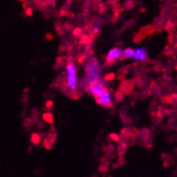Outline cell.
Listing matches in <instances>:
<instances>
[{
	"label": "cell",
	"instance_id": "obj_11",
	"mask_svg": "<svg viewBox=\"0 0 177 177\" xmlns=\"http://www.w3.org/2000/svg\"><path fill=\"white\" fill-rule=\"evenodd\" d=\"M126 150H127V146H126V144H125L124 142L120 143V146H119L118 148L119 155H120V156H123L124 153H125V151H126Z\"/></svg>",
	"mask_w": 177,
	"mask_h": 177
},
{
	"label": "cell",
	"instance_id": "obj_19",
	"mask_svg": "<svg viewBox=\"0 0 177 177\" xmlns=\"http://www.w3.org/2000/svg\"><path fill=\"white\" fill-rule=\"evenodd\" d=\"M106 10H107V8L105 7V5H103V4H101V5H100V10H99V12H100L101 14L105 13Z\"/></svg>",
	"mask_w": 177,
	"mask_h": 177
},
{
	"label": "cell",
	"instance_id": "obj_13",
	"mask_svg": "<svg viewBox=\"0 0 177 177\" xmlns=\"http://www.w3.org/2000/svg\"><path fill=\"white\" fill-rule=\"evenodd\" d=\"M43 145H44V147H45L46 149H48V150H49V149L52 148L53 143H51L48 138H45V139H44V143H43Z\"/></svg>",
	"mask_w": 177,
	"mask_h": 177
},
{
	"label": "cell",
	"instance_id": "obj_5",
	"mask_svg": "<svg viewBox=\"0 0 177 177\" xmlns=\"http://www.w3.org/2000/svg\"><path fill=\"white\" fill-rule=\"evenodd\" d=\"M132 89H133V83L129 82V81H124L120 87V90L122 91L123 93L126 95L130 94L132 92Z\"/></svg>",
	"mask_w": 177,
	"mask_h": 177
},
{
	"label": "cell",
	"instance_id": "obj_8",
	"mask_svg": "<svg viewBox=\"0 0 177 177\" xmlns=\"http://www.w3.org/2000/svg\"><path fill=\"white\" fill-rule=\"evenodd\" d=\"M90 42H92L91 41V38L90 35H83L81 37V41H80V43L81 44H84V45H88L90 44Z\"/></svg>",
	"mask_w": 177,
	"mask_h": 177
},
{
	"label": "cell",
	"instance_id": "obj_2",
	"mask_svg": "<svg viewBox=\"0 0 177 177\" xmlns=\"http://www.w3.org/2000/svg\"><path fill=\"white\" fill-rule=\"evenodd\" d=\"M106 89L107 88L105 86L104 82L100 81V79L98 81H95V82L90 83V93L91 95H94L95 98L100 96L101 95H102Z\"/></svg>",
	"mask_w": 177,
	"mask_h": 177
},
{
	"label": "cell",
	"instance_id": "obj_17",
	"mask_svg": "<svg viewBox=\"0 0 177 177\" xmlns=\"http://www.w3.org/2000/svg\"><path fill=\"white\" fill-rule=\"evenodd\" d=\"M110 138L113 139L114 141H115V142H118L119 140H120V138H119V136L117 135V134H115V133H112V134H110Z\"/></svg>",
	"mask_w": 177,
	"mask_h": 177
},
{
	"label": "cell",
	"instance_id": "obj_16",
	"mask_svg": "<svg viewBox=\"0 0 177 177\" xmlns=\"http://www.w3.org/2000/svg\"><path fill=\"white\" fill-rule=\"evenodd\" d=\"M114 77H115L114 73H109V74H107L104 77L105 81H111V80L114 79Z\"/></svg>",
	"mask_w": 177,
	"mask_h": 177
},
{
	"label": "cell",
	"instance_id": "obj_20",
	"mask_svg": "<svg viewBox=\"0 0 177 177\" xmlns=\"http://www.w3.org/2000/svg\"><path fill=\"white\" fill-rule=\"evenodd\" d=\"M86 55H82V56H80V58L78 59V63L79 64H81V63H83V61L84 60V59H86Z\"/></svg>",
	"mask_w": 177,
	"mask_h": 177
},
{
	"label": "cell",
	"instance_id": "obj_15",
	"mask_svg": "<svg viewBox=\"0 0 177 177\" xmlns=\"http://www.w3.org/2000/svg\"><path fill=\"white\" fill-rule=\"evenodd\" d=\"M47 138L49 139V141H50L51 143H54V141L56 140V133H49L48 134V136H47Z\"/></svg>",
	"mask_w": 177,
	"mask_h": 177
},
{
	"label": "cell",
	"instance_id": "obj_22",
	"mask_svg": "<svg viewBox=\"0 0 177 177\" xmlns=\"http://www.w3.org/2000/svg\"><path fill=\"white\" fill-rule=\"evenodd\" d=\"M53 38V35H52L51 34H46V39L47 41H52Z\"/></svg>",
	"mask_w": 177,
	"mask_h": 177
},
{
	"label": "cell",
	"instance_id": "obj_24",
	"mask_svg": "<svg viewBox=\"0 0 177 177\" xmlns=\"http://www.w3.org/2000/svg\"><path fill=\"white\" fill-rule=\"evenodd\" d=\"M22 1H24V0H22Z\"/></svg>",
	"mask_w": 177,
	"mask_h": 177
},
{
	"label": "cell",
	"instance_id": "obj_6",
	"mask_svg": "<svg viewBox=\"0 0 177 177\" xmlns=\"http://www.w3.org/2000/svg\"><path fill=\"white\" fill-rule=\"evenodd\" d=\"M133 58L136 60H138V59H140L142 61L146 60V58H147L146 48H138V49H136L134 52Z\"/></svg>",
	"mask_w": 177,
	"mask_h": 177
},
{
	"label": "cell",
	"instance_id": "obj_9",
	"mask_svg": "<svg viewBox=\"0 0 177 177\" xmlns=\"http://www.w3.org/2000/svg\"><path fill=\"white\" fill-rule=\"evenodd\" d=\"M31 142L34 145H38L41 142V136L37 133H33L31 136Z\"/></svg>",
	"mask_w": 177,
	"mask_h": 177
},
{
	"label": "cell",
	"instance_id": "obj_18",
	"mask_svg": "<svg viewBox=\"0 0 177 177\" xmlns=\"http://www.w3.org/2000/svg\"><path fill=\"white\" fill-rule=\"evenodd\" d=\"M133 3H132L131 0H128L127 2H126V7H127V9H132V7H133Z\"/></svg>",
	"mask_w": 177,
	"mask_h": 177
},
{
	"label": "cell",
	"instance_id": "obj_12",
	"mask_svg": "<svg viewBox=\"0 0 177 177\" xmlns=\"http://www.w3.org/2000/svg\"><path fill=\"white\" fill-rule=\"evenodd\" d=\"M115 100L116 101H121L123 100V92L122 91H120L119 90L118 91H116V93H115Z\"/></svg>",
	"mask_w": 177,
	"mask_h": 177
},
{
	"label": "cell",
	"instance_id": "obj_7",
	"mask_svg": "<svg viewBox=\"0 0 177 177\" xmlns=\"http://www.w3.org/2000/svg\"><path fill=\"white\" fill-rule=\"evenodd\" d=\"M134 55V51L132 50V48H127L126 50L123 52L122 55L120 56V60H124L126 59H129V58H132Z\"/></svg>",
	"mask_w": 177,
	"mask_h": 177
},
{
	"label": "cell",
	"instance_id": "obj_23",
	"mask_svg": "<svg viewBox=\"0 0 177 177\" xmlns=\"http://www.w3.org/2000/svg\"><path fill=\"white\" fill-rule=\"evenodd\" d=\"M32 13H33V10H32L31 8H28V9H26V15H28V16H31Z\"/></svg>",
	"mask_w": 177,
	"mask_h": 177
},
{
	"label": "cell",
	"instance_id": "obj_1",
	"mask_svg": "<svg viewBox=\"0 0 177 177\" xmlns=\"http://www.w3.org/2000/svg\"><path fill=\"white\" fill-rule=\"evenodd\" d=\"M67 72H68V86L75 90L77 88V77H76V69L72 62H70L67 65Z\"/></svg>",
	"mask_w": 177,
	"mask_h": 177
},
{
	"label": "cell",
	"instance_id": "obj_10",
	"mask_svg": "<svg viewBox=\"0 0 177 177\" xmlns=\"http://www.w3.org/2000/svg\"><path fill=\"white\" fill-rule=\"evenodd\" d=\"M43 119H44L45 121L50 123V124L53 123V114H50V113H46V114H43Z\"/></svg>",
	"mask_w": 177,
	"mask_h": 177
},
{
	"label": "cell",
	"instance_id": "obj_21",
	"mask_svg": "<svg viewBox=\"0 0 177 177\" xmlns=\"http://www.w3.org/2000/svg\"><path fill=\"white\" fill-rule=\"evenodd\" d=\"M53 102L52 101H48L46 102V108H51V107H53Z\"/></svg>",
	"mask_w": 177,
	"mask_h": 177
},
{
	"label": "cell",
	"instance_id": "obj_3",
	"mask_svg": "<svg viewBox=\"0 0 177 177\" xmlns=\"http://www.w3.org/2000/svg\"><path fill=\"white\" fill-rule=\"evenodd\" d=\"M96 102L101 106H103L105 108H112L113 107V102L111 101L110 94H109L108 89H106L102 95L95 98Z\"/></svg>",
	"mask_w": 177,
	"mask_h": 177
},
{
	"label": "cell",
	"instance_id": "obj_4",
	"mask_svg": "<svg viewBox=\"0 0 177 177\" xmlns=\"http://www.w3.org/2000/svg\"><path fill=\"white\" fill-rule=\"evenodd\" d=\"M123 52L119 48H113L109 51V54L107 56V62L106 65H112L116 63V60L120 59V56L122 55Z\"/></svg>",
	"mask_w": 177,
	"mask_h": 177
},
{
	"label": "cell",
	"instance_id": "obj_14",
	"mask_svg": "<svg viewBox=\"0 0 177 177\" xmlns=\"http://www.w3.org/2000/svg\"><path fill=\"white\" fill-rule=\"evenodd\" d=\"M73 35L75 36H82V28H77L73 30Z\"/></svg>",
	"mask_w": 177,
	"mask_h": 177
}]
</instances>
